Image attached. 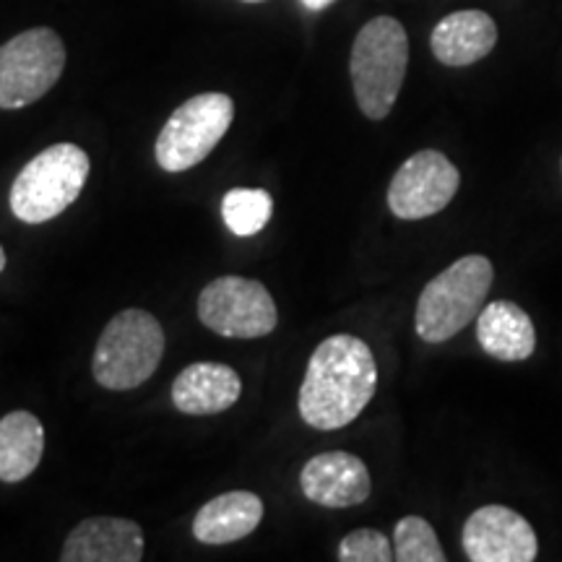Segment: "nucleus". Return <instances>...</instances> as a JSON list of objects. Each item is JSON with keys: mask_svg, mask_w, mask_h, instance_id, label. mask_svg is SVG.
Masks as SVG:
<instances>
[{"mask_svg": "<svg viewBox=\"0 0 562 562\" xmlns=\"http://www.w3.org/2000/svg\"><path fill=\"white\" fill-rule=\"evenodd\" d=\"M378 364L372 349L349 334L328 336L315 347L300 385V417L315 430H341L372 402Z\"/></svg>", "mask_w": 562, "mask_h": 562, "instance_id": "nucleus-1", "label": "nucleus"}, {"mask_svg": "<svg viewBox=\"0 0 562 562\" xmlns=\"http://www.w3.org/2000/svg\"><path fill=\"white\" fill-rule=\"evenodd\" d=\"M45 453V427L32 412H11L0 419V482L16 484L34 474Z\"/></svg>", "mask_w": 562, "mask_h": 562, "instance_id": "nucleus-17", "label": "nucleus"}, {"mask_svg": "<svg viewBox=\"0 0 562 562\" xmlns=\"http://www.w3.org/2000/svg\"><path fill=\"white\" fill-rule=\"evenodd\" d=\"M461 544L472 562H531L539 554L537 531L505 505L476 508L463 524Z\"/></svg>", "mask_w": 562, "mask_h": 562, "instance_id": "nucleus-10", "label": "nucleus"}, {"mask_svg": "<svg viewBox=\"0 0 562 562\" xmlns=\"http://www.w3.org/2000/svg\"><path fill=\"white\" fill-rule=\"evenodd\" d=\"M243 396V381L229 364L193 362L175 378L172 404L182 414L206 417L227 412Z\"/></svg>", "mask_w": 562, "mask_h": 562, "instance_id": "nucleus-14", "label": "nucleus"}, {"mask_svg": "<svg viewBox=\"0 0 562 562\" xmlns=\"http://www.w3.org/2000/svg\"><path fill=\"white\" fill-rule=\"evenodd\" d=\"M199 318L224 339H263L277 328L279 311L261 281L220 277L201 292Z\"/></svg>", "mask_w": 562, "mask_h": 562, "instance_id": "nucleus-8", "label": "nucleus"}, {"mask_svg": "<svg viewBox=\"0 0 562 562\" xmlns=\"http://www.w3.org/2000/svg\"><path fill=\"white\" fill-rule=\"evenodd\" d=\"M302 3H305L311 11H321V9H326V5H331L334 0H302Z\"/></svg>", "mask_w": 562, "mask_h": 562, "instance_id": "nucleus-21", "label": "nucleus"}, {"mask_svg": "<svg viewBox=\"0 0 562 562\" xmlns=\"http://www.w3.org/2000/svg\"><path fill=\"white\" fill-rule=\"evenodd\" d=\"M243 3H263V0H243Z\"/></svg>", "mask_w": 562, "mask_h": 562, "instance_id": "nucleus-23", "label": "nucleus"}, {"mask_svg": "<svg viewBox=\"0 0 562 562\" xmlns=\"http://www.w3.org/2000/svg\"><path fill=\"white\" fill-rule=\"evenodd\" d=\"M144 531L128 518H87L68 533L63 562H140Z\"/></svg>", "mask_w": 562, "mask_h": 562, "instance_id": "nucleus-12", "label": "nucleus"}, {"mask_svg": "<svg viewBox=\"0 0 562 562\" xmlns=\"http://www.w3.org/2000/svg\"><path fill=\"white\" fill-rule=\"evenodd\" d=\"M341 562H391L393 544L383 531L357 529L347 533L339 544Z\"/></svg>", "mask_w": 562, "mask_h": 562, "instance_id": "nucleus-20", "label": "nucleus"}, {"mask_svg": "<svg viewBox=\"0 0 562 562\" xmlns=\"http://www.w3.org/2000/svg\"><path fill=\"white\" fill-rule=\"evenodd\" d=\"M91 170L89 154L76 144H55L24 165L11 186V211L24 224H45L74 206Z\"/></svg>", "mask_w": 562, "mask_h": 562, "instance_id": "nucleus-4", "label": "nucleus"}, {"mask_svg": "<svg viewBox=\"0 0 562 562\" xmlns=\"http://www.w3.org/2000/svg\"><path fill=\"white\" fill-rule=\"evenodd\" d=\"M5 263H9V258H5V250H3V245H0V273H3Z\"/></svg>", "mask_w": 562, "mask_h": 562, "instance_id": "nucleus-22", "label": "nucleus"}, {"mask_svg": "<svg viewBox=\"0 0 562 562\" xmlns=\"http://www.w3.org/2000/svg\"><path fill=\"white\" fill-rule=\"evenodd\" d=\"M495 269L487 256H463L440 271L419 294L414 328L427 344H442L461 334L487 302Z\"/></svg>", "mask_w": 562, "mask_h": 562, "instance_id": "nucleus-3", "label": "nucleus"}, {"mask_svg": "<svg viewBox=\"0 0 562 562\" xmlns=\"http://www.w3.org/2000/svg\"><path fill=\"white\" fill-rule=\"evenodd\" d=\"M476 341L497 362H524L537 349V328L518 302H487L476 315Z\"/></svg>", "mask_w": 562, "mask_h": 562, "instance_id": "nucleus-15", "label": "nucleus"}, {"mask_svg": "<svg viewBox=\"0 0 562 562\" xmlns=\"http://www.w3.org/2000/svg\"><path fill=\"white\" fill-rule=\"evenodd\" d=\"M461 172L446 154L425 149L398 167L389 186V209L396 220L417 222L440 214L456 199Z\"/></svg>", "mask_w": 562, "mask_h": 562, "instance_id": "nucleus-9", "label": "nucleus"}, {"mask_svg": "<svg viewBox=\"0 0 562 562\" xmlns=\"http://www.w3.org/2000/svg\"><path fill=\"white\" fill-rule=\"evenodd\" d=\"M66 45L60 34L34 26L0 45V110H21L40 102L60 81Z\"/></svg>", "mask_w": 562, "mask_h": 562, "instance_id": "nucleus-7", "label": "nucleus"}, {"mask_svg": "<svg viewBox=\"0 0 562 562\" xmlns=\"http://www.w3.org/2000/svg\"><path fill=\"white\" fill-rule=\"evenodd\" d=\"M232 121H235V102L222 91H206L182 102L159 131L154 146L161 170H193L220 146Z\"/></svg>", "mask_w": 562, "mask_h": 562, "instance_id": "nucleus-6", "label": "nucleus"}, {"mask_svg": "<svg viewBox=\"0 0 562 562\" xmlns=\"http://www.w3.org/2000/svg\"><path fill=\"white\" fill-rule=\"evenodd\" d=\"M165 355V331L151 313L128 307L108 323L97 341L91 372L108 391H131L157 372Z\"/></svg>", "mask_w": 562, "mask_h": 562, "instance_id": "nucleus-5", "label": "nucleus"}, {"mask_svg": "<svg viewBox=\"0 0 562 562\" xmlns=\"http://www.w3.org/2000/svg\"><path fill=\"white\" fill-rule=\"evenodd\" d=\"M409 68V37L393 16H375L357 32L349 74L357 104L368 121H383L402 94Z\"/></svg>", "mask_w": 562, "mask_h": 562, "instance_id": "nucleus-2", "label": "nucleus"}, {"mask_svg": "<svg viewBox=\"0 0 562 562\" xmlns=\"http://www.w3.org/2000/svg\"><path fill=\"white\" fill-rule=\"evenodd\" d=\"M305 497L323 508H355L372 492V480L362 459L347 451H326L313 456L300 472Z\"/></svg>", "mask_w": 562, "mask_h": 562, "instance_id": "nucleus-11", "label": "nucleus"}, {"mask_svg": "<svg viewBox=\"0 0 562 562\" xmlns=\"http://www.w3.org/2000/svg\"><path fill=\"white\" fill-rule=\"evenodd\" d=\"M495 19L487 11L463 9L442 16L430 34L432 55L448 68H467L487 58L497 47Z\"/></svg>", "mask_w": 562, "mask_h": 562, "instance_id": "nucleus-13", "label": "nucleus"}, {"mask_svg": "<svg viewBox=\"0 0 562 562\" xmlns=\"http://www.w3.org/2000/svg\"><path fill=\"white\" fill-rule=\"evenodd\" d=\"M263 521V501L256 492H224L193 518V533L203 544H232L250 537Z\"/></svg>", "mask_w": 562, "mask_h": 562, "instance_id": "nucleus-16", "label": "nucleus"}, {"mask_svg": "<svg viewBox=\"0 0 562 562\" xmlns=\"http://www.w3.org/2000/svg\"><path fill=\"white\" fill-rule=\"evenodd\" d=\"M273 214V199L261 188H232L222 199V220L237 237H252L263 232Z\"/></svg>", "mask_w": 562, "mask_h": 562, "instance_id": "nucleus-18", "label": "nucleus"}, {"mask_svg": "<svg viewBox=\"0 0 562 562\" xmlns=\"http://www.w3.org/2000/svg\"><path fill=\"white\" fill-rule=\"evenodd\" d=\"M393 560L446 562L438 533L422 516H404L393 529Z\"/></svg>", "mask_w": 562, "mask_h": 562, "instance_id": "nucleus-19", "label": "nucleus"}]
</instances>
